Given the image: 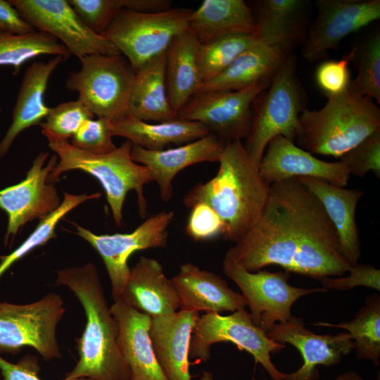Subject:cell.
Segmentation results:
<instances>
[{
	"mask_svg": "<svg viewBox=\"0 0 380 380\" xmlns=\"http://www.w3.org/2000/svg\"><path fill=\"white\" fill-rule=\"evenodd\" d=\"M224 258L252 272L276 265L319 281L351 267L322 205L296 177L270 185L259 220Z\"/></svg>",
	"mask_w": 380,
	"mask_h": 380,
	"instance_id": "cell-1",
	"label": "cell"
},
{
	"mask_svg": "<svg viewBox=\"0 0 380 380\" xmlns=\"http://www.w3.org/2000/svg\"><path fill=\"white\" fill-rule=\"evenodd\" d=\"M56 284L68 287L82 305L86 324L77 339L79 360L65 377L130 380V372L118 344L119 324L108 306L95 265L62 269Z\"/></svg>",
	"mask_w": 380,
	"mask_h": 380,
	"instance_id": "cell-2",
	"label": "cell"
},
{
	"mask_svg": "<svg viewBox=\"0 0 380 380\" xmlns=\"http://www.w3.org/2000/svg\"><path fill=\"white\" fill-rule=\"evenodd\" d=\"M217 174L196 184L183 199L191 208L209 205L224 226L223 237L237 242L259 220L269 196L270 185L251 161L241 140L225 143Z\"/></svg>",
	"mask_w": 380,
	"mask_h": 380,
	"instance_id": "cell-3",
	"label": "cell"
},
{
	"mask_svg": "<svg viewBox=\"0 0 380 380\" xmlns=\"http://www.w3.org/2000/svg\"><path fill=\"white\" fill-rule=\"evenodd\" d=\"M327 98L320 109L305 108L300 115L296 139L307 151L341 158L380 129V109L373 99L348 89Z\"/></svg>",
	"mask_w": 380,
	"mask_h": 380,
	"instance_id": "cell-4",
	"label": "cell"
},
{
	"mask_svg": "<svg viewBox=\"0 0 380 380\" xmlns=\"http://www.w3.org/2000/svg\"><path fill=\"white\" fill-rule=\"evenodd\" d=\"M49 148L59 157V162L48 177L53 184L60 175L72 170H80L96 177L103 187L117 226L123 222L122 208L127 194L135 190L139 213L143 218L147 211L144 186L152 182L149 170L131 158L132 144L127 140L114 151L92 154L73 146L68 141L49 140Z\"/></svg>",
	"mask_w": 380,
	"mask_h": 380,
	"instance_id": "cell-5",
	"label": "cell"
},
{
	"mask_svg": "<svg viewBox=\"0 0 380 380\" xmlns=\"http://www.w3.org/2000/svg\"><path fill=\"white\" fill-rule=\"evenodd\" d=\"M254 101L251 127L244 148L258 168L268 143L281 135L293 141L300 131L299 118L305 109L306 92L296 73V58H284L270 86Z\"/></svg>",
	"mask_w": 380,
	"mask_h": 380,
	"instance_id": "cell-6",
	"label": "cell"
},
{
	"mask_svg": "<svg viewBox=\"0 0 380 380\" xmlns=\"http://www.w3.org/2000/svg\"><path fill=\"white\" fill-rule=\"evenodd\" d=\"M192 10L170 8L153 12L121 10L101 34L135 72L165 53L174 38L188 30Z\"/></svg>",
	"mask_w": 380,
	"mask_h": 380,
	"instance_id": "cell-7",
	"label": "cell"
},
{
	"mask_svg": "<svg viewBox=\"0 0 380 380\" xmlns=\"http://www.w3.org/2000/svg\"><path fill=\"white\" fill-rule=\"evenodd\" d=\"M81 68L72 72L65 87L79 94L78 99L98 118L112 120L129 115V103L136 72L122 54H91L79 59Z\"/></svg>",
	"mask_w": 380,
	"mask_h": 380,
	"instance_id": "cell-8",
	"label": "cell"
},
{
	"mask_svg": "<svg viewBox=\"0 0 380 380\" xmlns=\"http://www.w3.org/2000/svg\"><path fill=\"white\" fill-rule=\"evenodd\" d=\"M65 311L61 295L53 292L27 304L0 301V353L16 355L30 346L46 361L61 358L56 328Z\"/></svg>",
	"mask_w": 380,
	"mask_h": 380,
	"instance_id": "cell-9",
	"label": "cell"
},
{
	"mask_svg": "<svg viewBox=\"0 0 380 380\" xmlns=\"http://www.w3.org/2000/svg\"><path fill=\"white\" fill-rule=\"evenodd\" d=\"M219 342H231L240 350H246L260 364L272 380H284L281 372L271 360V354L279 353L285 344L274 342L257 327L245 308L223 316L208 312L199 316L192 331L189 358L207 362L210 346Z\"/></svg>",
	"mask_w": 380,
	"mask_h": 380,
	"instance_id": "cell-10",
	"label": "cell"
},
{
	"mask_svg": "<svg viewBox=\"0 0 380 380\" xmlns=\"http://www.w3.org/2000/svg\"><path fill=\"white\" fill-rule=\"evenodd\" d=\"M223 271L239 287L251 310L253 322L266 333L276 323L291 317V307L302 296L326 292L322 288L306 289L291 286L290 272L267 270L249 272L224 257Z\"/></svg>",
	"mask_w": 380,
	"mask_h": 380,
	"instance_id": "cell-11",
	"label": "cell"
},
{
	"mask_svg": "<svg viewBox=\"0 0 380 380\" xmlns=\"http://www.w3.org/2000/svg\"><path fill=\"white\" fill-rule=\"evenodd\" d=\"M271 80H263L238 91L198 92L177 118L203 124L224 143L246 139L252 124V104L270 86Z\"/></svg>",
	"mask_w": 380,
	"mask_h": 380,
	"instance_id": "cell-12",
	"label": "cell"
},
{
	"mask_svg": "<svg viewBox=\"0 0 380 380\" xmlns=\"http://www.w3.org/2000/svg\"><path fill=\"white\" fill-rule=\"evenodd\" d=\"M174 217L173 210L160 211L146 219L132 232L126 234L98 235L75 224L77 234L91 245L104 262L113 301L120 298L129 277L130 256L138 251L165 247L168 229Z\"/></svg>",
	"mask_w": 380,
	"mask_h": 380,
	"instance_id": "cell-13",
	"label": "cell"
},
{
	"mask_svg": "<svg viewBox=\"0 0 380 380\" xmlns=\"http://www.w3.org/2000/svg\"><path fill=\"white\" fill-rule=\"evenodd\" d=\"M36 30L46 32L79 59L91 54H121L108 40L88 28L66 0H8Z\"/></svg>",
	"mask_w": 380,
	"mask_h": 380,
	"instance_id": "cell-14",
	"label": "cell"
},
{
	"mask_svg": "<svg viewBox=\"0 0 380 380\" xmlns=\"http://www.w3.org/2000/svg\"><path fill=\"white\" fill-rule=\"evenodd\" d=\"M315 5L317 15L302 51L311 62L327 58L343 38L380 18L379 0H317Z\"/></svg>",
	"mask_w": 380,
	"mask_h": 380,
	"instance_id": "cell-15",
	"label": "cell"
},
{
	"mask_svg": "<svg viewBox=\"0 0 380 380\" xmlns=\"http://www.w3.org/2000/svg\"><path fill=\"white\" fill-rule=\"evenodd\" d=\"M48 155L40 153L22 182L0 190V208L8 215L6 244L10 236H15L25 224L49 215L61 203L56 188L48 182L58 163L57 156H52L44 166Z\"/></svg>",
	"mask_w": 380,
	"mask_h": 380,
	"instance_id": "cell-16",
	"label": "cell"
},
{
	"mask_svg": "<svg viewBox=\"0 0 380 380\" xmlns=\"http://www.w3.org/2000/svg\"><path fill=\"white\" fill-rule=\"evenodd\" d=\"M267 335L274 342L292 345L302 357V366L292 373H284V380H317L319 378L318 366L337 365L353 349V339L348 332L316 334L306 329L301 318L293 316L274 324Z\"/></svg>",
	"mask_w": 380,
	"mask_h": 380,
	"instance_id": "cell-17",
	"label": "cell"
},
{
	"mask_svg": "<svg viewBox=\"0 0 380 380\" xmlns=\"http://www.w3.org/2000/svg\"><path fill=\"white\" fill-rule=\"evenodd\" d=\"M258 172L268 185L293 177H308L344 187L350 175L340 160L327 162L318 159L281 135L268 143Z\"/></svg>",
	"mask_w": 380,
	"mask_h": 380,
	"instance_id": "cell-18",
	"label": "cell"
},
{
	"mask_svg": "<svg viewBox=\"0 0 380 380\" xmlns=\"http://www.w3.org/2000/svg\"><path fill=\"white\" fill-rule=\"evenodd\" d=\"M225 143L213 134L177 148L151 151L133 145L131 158L145 166L152 181L159 188L162 201L167 203L172 196V182L183 169L203 162H218Z\"/></svg>",
	"mask_w": 380,
	"mask_h": 380,
	"instance_id": "cell-19",
	"label": "cell"
},
{
	"mask_svg": "<svg viewBox=\"0 0 380 380\" xmlns=\"http://www.w3.org/2000/svg\"><path fill=\"white\" fill-rule=\"evenodd\" d=\"M309 1L259 0L249 6L253 13L257 39L278 49L284 56L303 44L308 27Z\"/></svg>",
	"mask_w": 380,
	"mask_h": 380,
	"instance_id": "cell-20",
	"label": "cell"
},
{
	"mask_svg": "<svg viewBox=\"0 0 380 380\" xmlns=\"http://www.w3.org/2000/svg\"><path fill=\"white\" fill-rule=\"evenodd\" d=\"M110 309L119 324L118 344L129 369L130 380H168L157 362L149 336L152 317L121 298Z\"/></svg>",
	"mask_w": 380,
	"mask_h": 380,
	"instance_id": "cell-21",
	"label": "cell"
},
{
	"mask_svg": "<svg viewBox=\"0 0 380 380\" xmlns=\"http://www.w3.org/2000/svg\"><path fill=\"white\" fill-rule=\"evenodd\" d=\"M199 312L179 310L152 317L149 330L157 362L168 380H191L189 350Z\"/></svg>",
	"mask_w": 380,
	"mask_h": 380,
	"instance_id": "cell-22",
	"label": "cell"
},
{
	"mask_svg": "<svg viewBox=\"0 0 380 380\" xmlns=\"http://www.w3.org/2000/svg\"><path fill=\"white\" fill-rule=\"evenodd\" d=\"M179 299V310L217 312L244 309L243 296L227 281L191 262L182 264L172 279Z\"/></svg>",
	"mask_w": 380,
	"mask_h": 380,
	"instance_id": "cell-23",
	"label": "cell"
},
{
	"mask_svg": "<svg viewBox=\"0 0 380 380\" xmlns=\"http://www.w3.org/2000/svg\"><path fill=\"white\" fill-rule=\"evenodd\" d=\"M120 298L151 317L169 315L179 309L172 279L165 276L158 260L146 256H141L130 269Z\"/></svg>",
	"mask_w": 380,
	"mask_h": 380,
	"instance_id": "cell-24",
	"label": "cell"
},
{
	"mask_svg": "<svg viewBox=\"0 0 380 380\" xmlns=\"http://www.w3.org/2000/svg\"><path fill=\"white\" fill-rule=\"evenodd\" d=\"M296 178L322 205L336 231L344 258L351 265L357 263L361 252L355 213L363 191L357 189H345L313 177Z\"/></svg>",
	"mask_w": 380,
	"mask_h": 380,
	"instance_id": "cell-25",
	"label": "cell"
},
{
	"mask_svg": "<svg viewBox=\"0 0 380 380\" xmlns=\"http://www.w3.org/2000/svg\"><path fill=\"white\" fill-rule=\"evenodd\" d=\"M68 58L58 55L47 62H34L25 70L12 113V122L0 142V157L8 151L17 136L24 129L39 125L50 108L44 102L49 77Z\"/></svg>",
	"mask_w": 380,
	"mask_h": 380,
	"instance_id": "cell-26",
	"label": "cell"
},
{
	"mask_svg": "<svg viewBox=\"0 0 380 380\" xmlns=\"http://www.w3.org/2000/svg\"><path fill=\"white\" fill-rule=\"evenodd\" d=\"M188 30L202 43L229 34L255 36L256 26L244 1L204 0L196 10H192Z\"/></svg>",
	"mask_w": 380,
	"mask_h": 380,
	"instance_id": "cell-27",
	"label": "cell"
},
{
	"mask_svg": "<svg viewBox=\"0 0 380 380\" xmlns=\"http://www.w3.org/2000/svg\"><path fill=\"white\" fill-rule=\"evenodd\" d=\"M198 43L187 30L174 38L165 53L167 91L176 117L203 84L196 61Z\"/></svg>",
	"mask_w": 380,
	"mask_h": 380,
	"instance_id": "cell-28",
	"label": "cell"
},
{
	"mask_svg": "<svg viewBox=\"0 0 380 380\" xmlns=\"http://www.w3.org/2000/svg\"><path fill=\"white\" fill-rule=\"evenodd\" d=\"M113 136L127 138L133 145L151 151L165 149L171 144H187L208 134L203 124L175 118L168 121L151 123L127 115L112 120Z\"/></svg>",
	"mask_w": 380,
	"mask_h": 380,
	"instance_id": "cell-29",
	"label": "cell"
},
{
	"mask_svg": "<svg viewBox=\"0 0 380 380\" xmlns=\"http://www.w3.org/2000/svg\"><path fill=\"white\" fill-rule=\"evenodd\" d=\"M285 57L278 49L258 39L222 72L203 83L198 92L238 91L272 80Z\"/></svg>",
	"mask_w": 380,
	"mask_h": 380,
	"instance_id": "cell-30",
	"label": "cell"
},
{
	"mask_svg": "<svg viewBox=\"0 0 380 380\" xmlns=\"http://www.w3.org/2000/svg\"><path fill=\"white\" fill-rule=\"evenodd\" d=\"M165 53L136 72L129 115L142 121L156 122L177 118L167 96Z\"/></svg>",
	"mask_w": 380,
	"mask_h": 380,
	"instance_id": "cell-31",
	"label": "cell"
},
{
	"mask_svg": "<svg viewBox=\"0 0 380 380\" xmlns=\"http://www.w3.org/2000/svg\"><path fill=\"white\" fill-rule=\"evenodd\" d=\"M315 326L345 329L350 335L353 349L360 359L371 360L375 366L380 361V296L374 293L365 298V305L354 319L339 324L317 322Z\"/></svg>",
	"mask_w": 380,
	"mask_h": 380,
	"instance_id": "cell-32",
	"label": "cell"
},
{
	"mask_svg": "<svg viewBox=\"0 0 380 380\" xmlns=\"http://www.w3.org/2000/svg\"><path fill=\"white\" fill-rule=\"evenodd\" d=\"M42 55L71 56L65 46L46 32L36 30L13 34L0 32V66L12 67L13 75L18 74L26 62Z\"/></svg>",
	"mask_w": 380,
	"mask_h": 380,
	"instance_id": "cell-33",
	"label": "cell"
},
{
	"mask_svg": "<svg viewBox=\"0 0 380 380\" xmlns=\"http://www.w3.org/2000/svg\"><path fill=\"white\" fill-rule=\"evenodd\" d=\"M257 41L255 35L238 34L199 42L196 61L203 83L222 72L241 53Z\"/></svg>",
	"mask_w": 380,
	"mask_h": 380,
	"instance_id": "cell-34",
	"label": "cell"
},
{
	"mask_svg": "<svg viewBox=\"0 0 380 380\" xmlns=\"http://www.w3.org/2000/svg\"><path fill=\"white\" fill-rule=\"evenodd\" d=\"M100 193L90 195H74L64 193L61 205L49 215L40 218L34 230L16 249L8 255L0 257V277L10 266L27 254L34 248L42 246L55 236L56 227L58 222L70 210L80 203L91 199L98 198Z\"/></svg>",
	"mask_w": 380,
	"mask_h": 380,
	"instance_id": "cell-35",
	"label": "cell"
},
{
	"mask_svg": "<svg viewBox=\"0 0 380 380\" xmlns=\"http://www.w3.org/2000/svg\"><path fill=\"white\" fill-rule=\"evenodd\" d=\"M348 90L369 97L380 104V34L376 32L363 44L356 77Z\"/></svg>",
	"mask_w": 380,
	"mask_h": 380,
	"instance_id": "cell-36",
	"label": "cell"
},
{
	"mask_svg": "<svg viewBox=\"0 0 380 380\" xmlns=\"http://www.w3.org/2000/svg\"><path fill=\"white\" fill-rule=\"evenodd\" d=\"M94 115L79 99L64 102L50 108L39 125L47 140L68 141L72 138L86 120Z\"/></svg>",
	"mask_w": 380,
	"mask_h": 380,
	"instance_id": "cell-37",
	"label": "cell"
},
{
	"mask_svg": "<svg viewBox=\"0 0 380 380\" xmlns=\"http://www.w3.org/2000/svg\"><path fill=\"white\" fill-rule=\"evenodd\" d=\"M83 23L101 35L121 10L134 11L135 0H68Z\"/></svg>",
	"mask_w": 380,
	"mask_h": 380,
	"instance_id": "cell-38",
	"label": "cell"
},
{
	"mask_svg": "<svg viewBox=\"0 0 380 380\" xmlns=\"http://www.w3.org/2000/svg\"><path fill=\"white\" fill-rule=\"evenodd\" d=\"M340 161L350 175L362 177L372 171L380 178V129L342 155Z\"/></svg>",
	"mask_w": 380,
	"mask_h": 380,
	"instance_id": "cell-39",
	"label": "cell"
},
{
	"mask_svg": "<svg viewBox=\"0 0 380 380\" xmlns=\"http://www.w3.org/2000/svg\"><path fill=\"white\" fill-rule=\"evenodd\" d=\"M112 120L98 118L86 120L72 137L71 144L92 154H105L117 147L112 141Z\"/></svg>",
	"mask_w": 380,
	"mask_h": 380,
	"instance_id": "cell-40",
	"label": "cell"
},
{
	"mask_svg": "<svg viewBox=\"0 0 380 380\" xmlns=\"http://www.w3.org/2000/svg\"><path fill=\"white\" fill-rule=\"evenodd\" d=\"M357 49L338 61H326L317 68L315 79L327 96L338 94L347 90L350 82V61L355 58Z\"/></svg>",
	"mask_w": 380,
	"mask_h": 380,
	"instance_id": "cell-41",
	"label": "cell"
},
{
	"mask_svg": "<svg viewBox=\"0 0 380 380\" xmlns=\"http://www.w3.org/2000/svg\"><path fill=\"white\" fill-rule=\"evenodd\" d=\"M186 232L196 241L223 236L224 226L218 215L207 204L198 203L191 208Z\"/></svg>",
	"mask_w": 380,
	"mask_h": 380,
	"instance_id": "cell-42",
	"label": "cell"
},
{
	"mask_svg": "<svg viewBox=\"0 0 380 380\" xmlns=\"http://www.w3.org/2000/svg\"><path fill=\"white\" fill-rule=\"evenodd\" d=\"M346 277H325L320 280L327 290L348 291L357 286H365L380 291V270L369 264L352 265Z\"/></svg>",
	"mask_w": 380,
	"mask_h": 380,
	"instance_id": "cell-43",
	"label": "cell"
},
{
	"mask_svg": "<svg viewBox=\"0 0 380 380\" xmlns=\"http://www.w3.org/2000/svg\"><path fill=\"white\" fill-rule=\"evenodd\" d=\"M40 370L36 357L27 355L17 363H12L0 356V372L4 380H41L38 374ZM62 380H94L88 378H68Z\"/></svg>",
	"mask_w": 380,
	"mask_h": 380,
	"instance_id": "cell-44",
	"label": "cell"
},
{
	"mask_svg": "<svg viewBox=\"0 0 380 380\" xmlns=\"http://www.w3.org/2000/svg\"><path fill=\"white\" fill-rule=\"evenodd\" d=\"M34 31L8 1L0 0V32L26 34Z\"/></svg>",
	"mask_w": 380,
	"mask_h": 380,
	"instance_id": "cell-45",
	"label": "cell"
},
{
	"mask_svg": "<svg viewBox=\"0 0 380 380\" xmlns=\"http://www.w3.org/2000/svg\"><path fill=\"white\" fill-rule=\"evenodd\" d=\"M264 380H267L265 379ZM335 380H364L362 376L355 371H348L337 376Z\"/></svg>",
	"mask_w": 380,
	"mask_h": 380,
	"instance_id": "cell-46",
	"label": "cell"
},
{
	"mask_svg": "<svg viewBox=\"0 0 380 380\" xmlns=\"http://www.w3.org/2000/svg\"><path fill=\"white\" fill-rule=\"evenodd\" d=\"M198 380H215L213 374L210 372H203ZM251 380H257L255 376L251 377Z\"/></svg>",
	"mask_w": 380,
	"mask_h": 380,
	"instance_id": "cell-47",
	"label": "cell"
}]
</instances>
